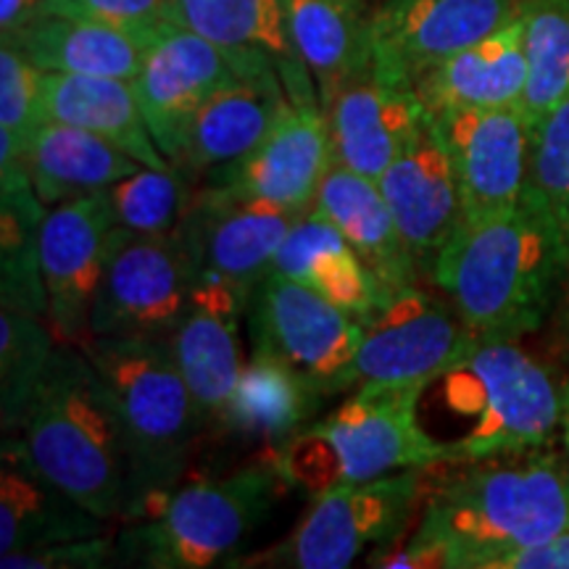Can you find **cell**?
<instances>
[{
    "label": "cell",
    "mask_w": 569,
    "mask_h": 569,
    "mask_svg": "<svg viewBox=\"0 0 569 569\" xmlns=\"http://www.w3.org/2000/svg\"><path fill=\"white\" fill-rule=\"evenodd\" d=\"M325 117L332 163L375 182L427 122L415 84L390 80L375 69L348 84L327 106Z\"/></svg>",
    "instance_id": "obj_21"
},
{
    "label": "cell",
    "mask_w": 569,
    "mask_h": 569,
    "mask_svg": "<svg viewBox=\"0 0 569 569\" xmlns=\"http://www.w3.org/2000/svg\"><path fill=\"white\" fill-rule=\"evenodd\" d=\"M377 184L422 277H430L438 256L465 222L457 177L430 113L417 138L396 156Z\"/></svg>",
    "instance_id": "obj_19"
},
{
    "label": "cell",
    "mask_w": 569,
    "mask_h": 569,
    "mask_svg": "<svg viewBox=\"0 0 569 569\" xmlns=\"http://www.w3.org/2000/svg\"><path fill=\"white\" fill-rule=\"evenodd\" d=\"M446 407L461 422L446 440V465L553 446L561 419V382L543 361L511 343H480L438 377Z\"/></svg>",
    "instance_id": "obj_7"
},
{
    "label": "cell",
    "mask_w": 569,
    "mask_h": 569,
    "mask_svg": "<svg viewBox=\"0 0 569 569\" xmlns=\"http://www.w3.org/2000/svg\"><path fill=\"white\" fill-rule=\"evenodd\" d=\"M19 436L34 465L84 509L130 522V451L109 390L82 348L56 346Z\"/></svg>",
    "instance_id": "obj_3"
},
{
    "label": "cell",
    "mask_w": 569,
    "mask_h": 569,
    "mask_svg": "<svg viewBox=\"0 0 569 569\" xmlns=\"http://www.w3.org/2000/svg\"><path fill=\"white\" fill-rule=\"evenodd\" d=\"M430 480L417 528L369 551L367 567L496 569L569 530V467L551 446L457 461Z\"/></svg>",
    "instance_id": "obj_1"
},
{
    "label": "cell",
    "mask_w": 569,
    "mask_h": 569,
    "mask_svg": "<svg viewBox=\"0 0 569 569\" xmlns=\"http://www.w3.org/2000/svg\"><path fill=\"white\" fill-rule=\"evenodd\" d=\"M457 177L465 222L511 209L528 188L532 132L519 106L430 113Z\"/></svg>",
    "instance_id": "obj_14"
},
{
    "label": "cell",
    "mask_w": 569,
    "mask_h": 569,
    "mask_svg": "<svg viewBox=\"0 0 569 569\" xmlns=\"http://www.w3.org/2000/svg\"><path fill=\"white\" fill-rule=\"evenodd\" d=\"M288 488L269 453L224 478L177 486L117 532V567H232Z\"/></svg>",
    "instance_id": "obj_6"
},
{
    "label": "cell",
    "mask_w": 569,
    "mask_h": 569,
    "mask_svg": "<svg viewBox=\"0 0 569 569\" xmlns=\"http://www.w3.org/2000/svg\"><path fill=\"white\" fill-rule=\"evenodd\" d=\"M288 103V92L274 71L238 77L198 113L174 167L203 180L232 167L267 138Z\"/></svg>",
    "instance_id": "obj_24"
},
{
    "label": "cell",
    "mask_w": 569,
    "mask_h": 569,
    "mask_svg": "<svg viewBox=\"0 0 569 569\" xmlns=\"http://www.w3.org/2000/svg\"><path fill=\"white\" fill-rule=\"evenodd\" d=\"M315 209L343 232L359 259L380 277L390 293L419 282L422 269L375 180L332 163L319 184Z\"/></svg>",
    "instance_id": "obj_27"
},
{
    "label": "cell",
    "mask_w": 569,
    "mask_h": 569,
    "mask_svg": "<svg viewBox=\"0 0 569 569\" xmlns=\"http://www.w3.org/2000/svg\"><path fill=\"white\" fill-rule=\"evenodd\" d=\"M48 206L34 193L24 163L0 169V306L48 319L42 284V224Z\"/></svg>",
    "instance_id": "obj_32"
},
{
    "label": "cell",
    "mask_w": 569,
    "mask_h": 569,
    "mask_svg": "<svg viewBox=\"0 0 569 569\" xmlns=\"http://www.w3.org/2000/svg\"><path fill=\"white\" fill-rule=\"evenodd\" d=\"M361 3H372V0H361Z\"/></svg>",
    "instance_id": "obj_44"
},
{
    "label": "cell",
    "mask_w": 569,
    "mask_h": 569,
    "mask_svg": "<svg viewBox=\"0 0 569 569\" xmlns=\"http://www.w3.org/2000/svg\"><path fill=\"white\" fill-rule=\"evenodd\" d=\"M82 351L122 425L134 478L132 522L180 486L203 419L169 338H96Z\"/></svg>",
    "instance_id": "obj_5"
},
{
    "label": "cell",
    "mask_w": 569,
    "mask_h": 569,
    "mask_svg": "<svg viewBox=\"0 0 569 569\" xmlns=\"http://www.w3.org/2000/svg\"><path fill=\"white\" fill-rule=\"evenodd\" d=\"M325 396L274 356L251 351L222 417L224 430L277 451L315 422Z\"/></svg>",
    "instance_id": "obj_31"
},
{
    "label": "cell",
    "mask_w": 569,
    "mask_h": 569,
    "mask_svg": "<svg viewBox=\"0 0 569 569\" xmlns=\"http://www.w3.org/2000/svg\"><path fill=\"white\" fill-rule=\"evenodd\" d=\"M551 325H553V348H557L561 359L569 365V280L565 284V293L559 298L557 311H553Z\"/></svg>",
    "instance_id": "obj_42"
},
{
    "label": "cell",
    "mask_w": 569,
    "mask_h": 569,
    "mask_svg": "<svg viewBox=\"0 0 569 569\" xmlns=\"http://www.w3.org/2000/svg\"><path fill=\"white\" fill-rule=\"evenodd\" d=\"M177 19L222 51L240 77L280 74L293 103H319L280 0H172ZM322 106V103H319Z\"/></svg>",
    "instance_id": "obj_18"
},
{
    "label": "cell",
    "mask_w": 569,
    "mask_h": 569,
    "mask_svg": "<svg viewBox=\"0 0 569 569\" xmlns=\"http://www.w3.org/2000/svg\"><path fill=\"white\" fill-rule=\"evenodd\" d=\"M103 196L117 227L142 234H169L180 230L196 190L193 177L172 163L167 169L140 167L106 188Z\"/></svg>",
    "instance_id": "obj_35"
},
{
    "label": "cell",
    "mask_w": 569,
    "mask_h": 569,
    "mask_svg": "<svg viewBox=\"0 0 569 569\" xmlns=\"http://www.w3.org/2000/svg\"><path fill=\"white\" fill-rule=\"evenodd\" d=\"M330 167V130L322 106L290 101L246 159L206 177L203 184H219L306 213L315 209L319 184Z\"/></svg>",
    "instance_id": "obj_17"
},
{
    "label": "cell",
    "mask_w": 569,
    "mask_h": 569,
    "mask_svg": "<svg viewBox=\"0 0 569 569\" xmlns=\"http://www.w3.org/2000/svg\"><path fill=\"white\" fill-rule=\"evenodd\" d=\"M140 167V161L103 140L101 134L51 119L38 127L24 153V169L34 193L48 209L74 198L101 193L113 182L138 172Z\"/></svg>",
    "instance_id": "obj_30"
},
{
    "label": "cell",
    "mask_w": 569,
    "mask_h": 569,
    "mask_svg": "<svg viewBox=\"0 0 569 569\" xmlns=\"http://www.w3.org/2000/svg\"><path fill=\"white\" fill-rule=\"evenodd\" d=\"M246 306V298L230 284L201 274L182 322L169 338L203 427L222 425L227 403L243 372L240 319Z\"/></svg>",
    "instance_id": "obj_20"
},
{
    "label": "cell",
    "mask_w": 569,
    "mask_h": 569,
    "mask_svg": "<svg viewBox=\"0 0 569 569\" xmlns=\"http://www.w3.org/2000/svg\"><path fill=\"white\" fill-rule=\"evenodd\" d=\"M56 351L48 319L21 311H0V427L19 432L34 393Z\"/></svg>",
    "instance_id": "obj_34"
},
{
    "label": "cell",
    "mask_w": 569,
    "mask_h": 569,
    "mask_svg": "<svg viewBox=\"0 0 569 569\" xmlns=\"http://www.w3.org/2000/svg\"><path fill=\"white\" fill-rule=\"evenodd\" d=\"M238 77L213 42L182 24L148 48L132 84L148 130L169 161L180 159L203 106Z\"/></svg>",
    "instance_id": "obj_16"
},
{
    "label": "cell",
    "mask_w": 569,
    "mask_h": 569,
    "mask_svg": "<svg viewBox=\"0 0 569 569\" xmlns=\"http://www.w3.org/2000/svg\"><path fill=\"white\" fill-rule=\"evenodd\" d=\"M559 451L569 467V377L561 382V419H559Z\"/></svg>",
    "instance_id": "obj_43"
},
{
    "label": "cell",
    "mask_w": 569,
    "mask_h": 569,
    "mask_svg": "<svg viewBox=\"0 0 569 569\" xmlns=\"http://www.w3.org/2000/svg\"><path fill=\"white\" fill-rule=\"evenodd\" d=\"M3 569H101L117 567V536L61 540V543L40 546L0 557Z\"/></svg>",
    "instance_id": "obj_39"
},
{
    "label": "cell",
    "mask_w": 569,
    "mask_h": 569,
    "mask_svg": "<svg viewBox=\"0 0 569 569\" xmlns=\"http://www.w3.org/2000/svg\"><path fill=\"white\" fill-rule=\"evenodd\" d=\"M480 340L461 322L451 301L409 284L396 290L386 309L365 327L351 382H436L459 367Z\"/></svg>",
    "instance_id": "obj_11"
},
{
    "label": "cell",
    "mask_w": 569,
    "mask_h": 569,
    "mask_svg": "<svg viewBox=\"0 0 569 569\" xmlns=\"http://www.w3.org/2000/svg\"><path fill=\"white\" fill-rule=\"evenodd\" d=\"M427 388V382H365L330 417L306 425L269 457L290 488L311 498L343 482L446 465V446L422 422Z\"/></svg>",
    "instance_id": "obj_4"
},
{
    "label": "cell",
    "mask_w": 569,
    "mask_h": 569,
    "mask_svg": "<svg viewBox=\"0 0 569 569\" xmlns=\"http://www.w3.org/2000/svg\"><path fill=\"white\" fill-rule=\"evenodd\" d=\"M253 351L301 375L325 398L353 390L351 369L365 327L306 284L267 272L246 306Z\"/></svg>",
    "instance_id": "obj_10"
},
{
    "label": "cell",
    "mask_w": 569,
    "mask_h": 569,
    "mask_svg": "<svg viewBox=\"0 0 569 569\" xmlns=\"http://www.w3.org/2000/svg\"><path fill=\"white\" fill-rule=\"evenodd\" d=\"M430 280L480 343H511L557 311L569 280V243L528 184L511 209L461 222Z\"/></svg>",
    "instance_id": "obj_2"
},
{
    "label": "cell",
    "mask_w": 569,
    "mask_h": 569,
    "mask_svg": "<svg viewBox=\"0 0 569 569\" xmlns=\"http://www.w3.org/2000/svg\"><path fill=\"white\" fill-rule=\"evenodd\" d=\"M3 46H11L38 71L119 77L130 82L138 77L148 53V46L130 34L56 13H38L3 38Z\"/></svg>",
    "instance_id": "obj_29"
},
{
    "label": "cell",
    "mask_w": 569,
    "mask_h": 569,
    "mask_svg": "<svg viewBox=\"0 0 569 569\" xmlns=\"http://www.w3.org/2000/svg\"><path fill=\"white\" fill-rule=\"evenodd\" d=\"M427 493V469L343 482L311 498L306 517L288 538L261 551L246 567L346 569L361 553L409 530Z\"/></svg>",
    "instance_id": "obj_8"
},
{
    "label": "cell",
    "mask_w": 569,
    "mask_h": 569,
    "mask_svg": "<svg viewBox=\"0 0 569 569\" xmlns=\"http://www.w3.org/2000/svg\"><path fill=\"white\" fill-rule=\"evenodd\" d=\"M38 13H56V17L111 27L148 48L180 27L172 0H42Z\"/></svg>",
    "instance_id": "obj_37"
},
{
    "label": "cell",
    "mask_w": 569,
    "mask_h": 569,
    "mask_svg": "<svg viewBox=\"0 0 569 569\" xmlns=\"http://www.w3.org/2000/svg\"><path fill=\"white\" fill-rule=\"evenodd\" d=\"M272 272L306 284L361 327L372 322L393 296L359 259L343 232L317 209L306 211L284 234Z\"/></svg>",
    "instance_id": "obj_23"
},
{
    "label": "cell",
    "mask_w": 569,
    "mask_h": 569,
    "mask_svg": "<svg viewBox=\"0 0 569 569\" xmlns=\"http://www.w3.org/2000/svg\"><path fill=\"white\" fill-rule=\"evenodd\" d=\"M301 217L238 190L203 184L184 213L180 234L193 253L198 274L217 277L248 301L256 284L272 272L284 234Z\"/></svg>",
    "instance_id": "obj_13"
},
{
    "label": "cell",
    "mask_w": 569,
    "mask_h": 569,
    "mask_svg": "<svg viewBox=\"0 0 569 569\" xmlns=\"http://www.w3.org/2000/svg\"><path fill=\"white\" fill-rule=\"evenodd\" d=\"M109 532V519L84 509L27 453L19 432L0 443V557Z\"/></svg>",
    "instance_id": "obj_22"
},
{
    "label": "cell",
    "mask_w": 569,
    "mask_h": 569,
    "mask_svg": "<svg viewBox=\"0 0 569 569\" xmlns=\"http://www.w3.org/2000/svg\"><path fill=\"white\" fill-rule=\"evenodd\" d=\"M522 19L528 82L519 109L536 132L553 109L569 101V0H530Z\"/></svg>",
    "instance_id": "obj_33"
},
{
    "label": "cell",
    "mask_w": 569,
    "mask_h": 569,
    "mask_svg": "<svg viewBox=\"0 0 569 569\" xmlns=\"http://www.w3.org/2000/svg\"><path fill=\"white\" fill-rule=\"evenodd\" d=\"M322 111L375 69L372 17L361 0H280Z\"/></svg>",
    "instance_id": "obj_26"
},
{
    "label": "cell",
    "mask_w": 569,
    "mask_h": 569,
    "mask_svg": "<svg viewBox=\"0 0 569 569\" xmlns=\"http://www.w3.org/2000/svg\"><path fill=\"white\" fill-rule=\"evenodd\" d=\"M530 0H377L375 71L409 82L522 17Z\"/></svg>",
    "instance_id": "obj_12"
},
{
    "label": "cell",
    "mask_w": 569,
    "mask_h": 569,
    "mask_svg": "<svg viewBox=\"0 0 569 569\" xmlns=\"http://www.w3.org/2000/svg\"><path fill=\"white\" fill-rule=\"evenodd\" d=\"M117 222L101 193L51 206L42 224V284L56 346L88 348L90 315Z\"/></svg>",
    "instance_id": "obj_15"
},
{
    "label": "cell",
    "mask_w": 569,
    "mask_h": 569,
    "mask_svg": "<svg viewBox=\"0 0 569 569\" xmlns=\"http://www.w3.org/2000/svg\"><path fill=\"white\" fill-rule=\"evenodd\" d=\"M42 0H0V38H9L21 24L38 17Z\"/></svg>",
    "instance_id": "obj_41"
},
{
    "label": "cell",
    "mask_w": 569,
    "mask_h": 569,
    "mask_svg": "<svg viewBox=\"0 0 569 569\" xmlns=\"http://www.w3.org/2000/svg\"><path fill=\"white\" fill-rule=\"evenodd\" d=\"M42 122L40 71L11 46H0V169L24 163Z\"/></svg>",
    "instance_id": "obj_36"
},
{
    "label": "cell",
    "mask_w": 569,
    "mask_h": 569,
    "mask_svg": "<svg viewBox=\"0 0 569 569\" xmlns=\"http://www.w3.org/2000/svg\"><path fill=\"white\" fill-rule=\"evenodd\" d=\"M522 17L422 71L415 90L425 111L519 106L528 82Z\"/></svg>",
    "instance_id": "obj_25"
},
{
    "label": "cell",
    "mask_w": 569,
    "mask_h": 569,
    "mask_svg": "<svg viewBox=\"0 0 569 569\" xmlns=\"http://www.w3.org/2000/svg\"><path fill=\"white\" fill-rule=\"evenodd\" d=\"M40 109L42 119L101 134L142 167H172L148 130L130 80L40 71Z\"/></svg>",
    "instance_id": "obj_28"
},
{
    "label": "cell",
    "mask_w": 569,
    "mask_h": 569,
    "mask_svg": "<svg viewBox=\"0 0 569 569\" xmlns=\"http://www.w3.org/2000/svg\"><path fill=\"white\" fill-rule=\"evenodd\" d=\"M198 267L177 232L142 234L113 227L92 303L96 338H172L198 282Z\"/></svg>",
    "instance_id": "obj_9"
},
{
    "label": "cell",
    "mask_w": 569,
    "mask_h": 569,
    "mask_svg": "<svg viewBox=\"0 0 569 569\" xmlns=\"http://www.w3.org/2000/svg\"><path fill=\"white\" fill-rule=\"evenodd\" d=\"M496 569H569V530L546 543L509 553Z\"/></svg>",
    "instance_id": "obj_40"
},
{
    "label": "cell",
    "mask_w": 569,
    "mask_h": 569,
    "mask_svg": "<svg viewBox=\"0 0 569 569\" xmlns=\"http://www.w3.org/2000/svg\"><path fill=\"white\" fill-rule=\"evenodd\" d=\"M528 184L549 206L569 243V101L532 132Z\"/></svg>",
    "instance_id": "obj_38"
}]
</instances>
